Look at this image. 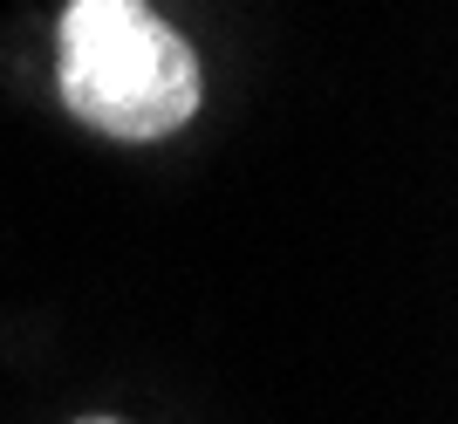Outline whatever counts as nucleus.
<instances>
[{
    "label": "nucleus",
    "mask_w": 458,
    "mask_h": 424,
    "mask_svg": "<svg viewBox=\"0 0 458 424\" xmlns=\"http://www.w3.org/2000/svg\"><path fill=\"white\" fill-rule=\"evenodd\" d=\"M55 48L62 103L89 131L151 144L199 116L206 69L151 0H69Z\"/></svg>",
    "instance_id": "obj_1"
},
{
    "label": "nucleus",
    "mask_w": 458,
    "mask_h": 424,
    "mask_svg": "<svg viewBox=\"0 0 458 424\" xmlns=\"http://www.w3.org/2000/svg\"><path fill=\"white\" fill-rule=\"evenodd\" d=\"M76 424H116V418H76Z\"/></svg>",
    "instance_id": "obj_2"
}]
</instances>
